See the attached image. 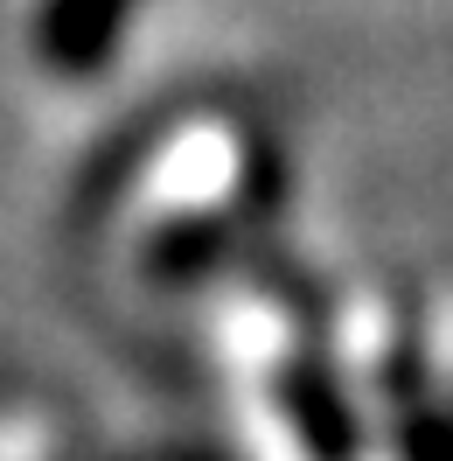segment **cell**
<instances>
[{
    "mask_svg": "<svg viewBox=\"0 0 453 461\" xmlns=\"http://www.w3.org/2000/svg\"><path fill=\"white\" fill-rule=\"evenodd\" d=\"M280 210V154L252 126H189L147 168L140 266L168 287L217 273L244 224Z\"/></svg>",
    "mask_w": 453,
    "mask_h": 461,
    "instance_id": "6da1fadb",
    "label": "cell"
},
{
    "mask_svg": "<svg viewBox=\"0 0 453 461\" xmlns=\"http://www.w3.org/2000/svg\"><path fill=\"white\" fill-rule=\"evenodd\" d=\"M140 0H42V22H35V50L57 77H98L112 63L119 35L133 22Z\"/></svg>",
    "mask_w": 453,
    "mask_h": 461,
    "instance_id": "7a4b0ae2",
    "label": "cell"
},
{
    "mask_svg": "<svg viewBox=\"0 0 453 461\" xmlns=\"http://www.w3.org/2000/svg\"><path fill=\"white\" fill-rule=\"evenodd\" d=\"M384 420H391V455L397 461H453V405L440 392H412Z\"/></svg>",
    "mask_w": 453,
    "mask_h": 461,
    "instance_id": "3957f363",
    "label": "cell"
},
{
    "mask_svg": "<svg viewBox=\"0 0 453 461\" xmlns=\"http://www.w3.org/2000/svg\"><path fill=\"white\" fill-rule=\"evenodd\" d=\"M419 343H425V384L453 405V280L419 301Z\"/></svg>",
    "mask_w": 453,
    "mask_h": 461,
    "instance_id": "277c9868",
    "label": "cell"
}]
</instances>
